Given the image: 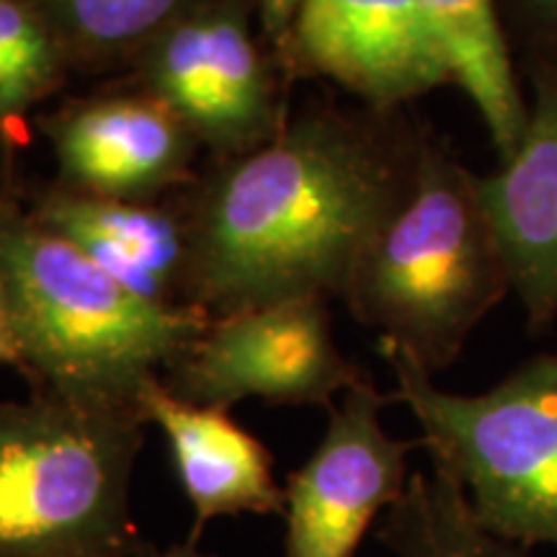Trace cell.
<instances>
[{
	"mask_svg": "<svg viewBox=\"0 0 557 557\" xmlns=\"http://www.w3.org/2000/svg\"><path fill=\"white\" fill-rule=\"evenodd\" d=\"M32 214L62 238L81 248L90 261L132 295L156 305H186L189 222L150 201L88 197L52 189Z\"/></svg>",
	"mask_w": 557,
	"mask_h": 557,
	"instance_id": "cell-13",
	"label": "cell"
},
{
	"mask_svg": "<svg viewBox=\"0 0 557 557\" xmlns=\"http://www.w3.org/2000/svg\"><path fill=\"white\" fill-rule=\"evenodd\" d=\"M139 410L0 400V557H152L135 521Z\"/></svg>",
	"mask_w": 557,
	"mask_h": 557,
	"instance_id": "cell-4",
	"label": "cell"
},
{
	"mask_svg": "<svg viewBox=\"0 0 557 557\" xmlns=\"http://www.w3.org/2000/svg\"><path fill=\"white\" fill-rule=\"evenodd\" d=\"M145 421L163 431L173 470L191 504V532L220 517H274L284 513L271 455L227 410L194 406L152 380L139 395Z\"/></svg>",
	"mask_w": 557,
	"mask_h": 557,
	"instance_id": "cell-12",
	"label": "cell"
},
{
	"mask_svg": "<svg viewBox=\"0 0 557 557\" xmlns=\"http://www.w3.org/2000/svg\"><path fill=\"white\" fill-rule=\"evenodd\" d=\"M361 374L333 341L325 297H299L209 318L160 380L194 406L261 398L331 410Z\"/></svg>",
	"mask_w": 557,
	"mask_h": 557,
	"instance_id": "cell-6",
	"label": "cell"
},
{
	"mask_svg": "<svg viewBox=\"0 0 557 557\" xmlns=\"http://www.w3.org/2000/svg\"><path fill=\"white\" fill-rule=\"evenodd\" d=\"M0 274L32 393L90 408L139 410V395L207 329L194 305L132 295L34 218L0 205ZM143 413V410H139Z\"/></svg>",
	"mask_w": 557,
	"mask_h": 557,
	"instance_id": "cell-2",
	"label": "cell"
},
{
	"mask_svg": "<svg viewBox=\"0 0 557 557\" xmlns=\"http://www.w3.org/2000/svg\"><path fill=\"white\" fill-rule=\"evenodd\" d=\"M152 557H214V555L201 547V534L191 532L186 540L173 542L171 547L160 549V553H156Z\"/></svg>",
	"mask_w": 557,
	"mask_h": 557,
	"instance_id": "cell-20",
	"label": "cell"
},
{
	"mask_svg": "<svg viewBox=\"0 0 557 557\" xmlns=\"http://www.w3.org/2000/svg\"><path fill=\"white\" fill-rule=\"evenodd\" d=\"M11 132L0 127V205L9 199V176H11Z\"/></svg>",
	"mask_w": 557,
	"mask_h": 557,
	"instance_id": "cell-21",
	"label": "cell"
},
{
	"mask_svg": "<svg viewBox=\"0 0 557 557\" xmlns=\"http://www.w3.org/2000/svg\"><path fill=\"white\" fill-rule=\"evenodd\" d=\"M284 47L299 67L374 109L457 83L421 0H299Z\"/></svg>",
	"mask_w": 557,
	"mask_h": 557,
	"instance_id": "cell-9",
	"label": "cell"
},
{
	"mask_svg": "<svg viewBox=\"0 0 557 557\" xmlns=\"http://www.w3.org/2000/svg\"><path fill=\"white\" fill-rule=\"evenodd\" d=\"M393 400L421 426L431 462L462 485L487 532L532 549L557 547V354H542L480 395L444 393L400 348L380 344Z\"/></svg>",
	"mask_w": 557,
	"mask_h": 557,
	"instance_id": "cell-5",
	"label": "cell"
},
{
	"mask_svg": "<svg viewBox=\"0 0 557 557\" xmlns=\"http://www.w3.org/2000/svg\"><path fill=\"white\" fill-rule=\"evenodd\" d=\"M529 13L542 24H557V0H524Z\"/></svg>",
	"mask_w": 557,
	"mask_h": 557,
	"instance_id": "cell-22",
	"label": "cell"
},
{
	"mask_svg": "<svg viewBox=\"0 0 557 557\" xmlns=\"http://www.w3.org/2000/svg\"><path fill=\"white\" fill-rule=\"evenodd\" d=\"M261 9L269 34L284 45L292 29V21H295V13L299 9V0H261Z\"/></svg>",
	"mask_w": 557,
	"mask_h": 557,
	"instance_id": "cell-19",
	"label": "cell"
},
{
	"mask_svg": "<svg viewBox=\"0 0 557 557\" xmlns=\"http://www.w3.org/2000/svg\"><path fill=\"white\" fill-rule=\"evenodd\" d=\"M377 540L393 557H532L480 527L462 485L436 462L410 475L398 504L380 517Z\"/></svg>",
	"mask_w": 557,
	"mask_h": 557,
	"instance_id": "cell-15",
	"label": "cell"
},
{
	"mask_svg": "<svg viewBox=\"0 0 557 557\" xmlns=\"http://www.w3.org/2000/svg\"><path fill=\"white\" fill-rule=\"evenodd\" d=\"M511 289V271L480 178L436 145L413 160L406 199L341 297L380 344L429 374L447 369L475 325Z\"/></svg>",
	"mask_w": 557,
	"mask_h": 557,
	"instance_id": "cell-3",
	"label": "cell"
},
{
	"mask_svg": "<svg viewBox=\"0 0 557 557\" xmlns=\"http://www.w3.org/2000/svg\"><path fill=\"white\" fill-rule=\"evenodd\" d=\"M410 173L372 132L331 111L284 122L201 189L186 220V305L220 318L344 295Z\"/></svg>",
	"mask_w": 557,
	"mask_h": 557,
	"instance_id": "cell-1",
	"label": "cell"
},
{
	"mask_svg": "<svg viewBox=\"0 0 557 557\" xmlns=\"http://www.w3.org/2000/svg\"><path fill=\"white\" fill-rule=\"evenodd\" d=\"M465 88L483 116L500 160L517 148L527 122V103L513 75L511 58L493 0H421Z\"/></svg>",
	"mask_w": 557,
	"mask_h": 557,
	"instance_id": "cell-14",
	"label": "cell"
},
{
	"mask_svg": "<svg viewBox=\"0 0 557 557\" xmlns=\"http://www.w3.org/2000/svg\"><path fill=\"white\" fill-rule=\"evenodd\" d=\"M0 364L21 369V351L16 341V329H13V312L9 289H5L3 274H0Z\"/></svg>",
	"mask_w": 557,
	"mask_h": 557,
	"instance_id": "cell-18",
	"label": "cell"
},
{
	"mask_svg": "<svg viewBox=\"0 0 557 557\" xmlns=\"http://www.w3.org/2000/svg\"><path fill=\"white\" fill-rule=\"evenodd\" d=\"M387 400L361 374L331 408L315 451L284 487V557H354L369 527L406 493L413 444L382 426Z\"/></svg>",
	"mask_w": 557,
	"mask_h": 557,
	"instance_id": "cell-7",
	"label": "cell"
},
{
	"mask_svg": "<svg viewBox=\"0 0 557 557\" xmlns=\"http://www.w3.org/2000/svg\"><path fill=\"white\" fill-rule=\"evenodd\" d=\"M67 47L32 0H0V127L13 124L62 83Z\"/></svg>",
	"mask_w": 557,
	"mask_h": 557,
	"instance_id": "cell-16",
	"label": "cell"
},
{
	"mask_svg": "<svg viewBox=\"0 0 557 557\" xmlns=\"http://www.w3.org/2000/svg\"><path fill=\"white\" fill-rule=\"evenodd\" d=\"M529 329L557 315V70L537 73L517 148L480 178Z\"/></svg>",
	"mask_w": 557,
	"mask_h": 557,
	"instance_id": "cell-11",
	"label": "cell"
},
{
	"mask_svg": "<svg viewBox=\"0 0 557 557\" xmlns=\"http://www.w3.org/2000/svg\"><path fill=\"white\" fill-rule=\"evenodd\" d=\"M143 86L199 145L225 156L261 148L284 127L267 60L235 13L173 21L148 45Z\"/></svg>",
	"mask_w": 557,
	"mask_h": 557,
	"instance_id": "cell-8",
	"label": "cell"
},
{
	"mask_svg": "<svg viewBox=\"0 0 557 557\" xmlns=\"http://www.w3.org/2000/svg\"><path fill=\"white\" fill-rule=\"evenodd\" d=\"M58 158L62 189L150 201L189 171L197 139L150 94L67 103L39 120Z\"/></svg>",
	"mask_w": 557,
	"mask_h": 557,
	"instance_id": "cell-10",
	"label": "cell"
},
{
	"mask_svg": "<svg viewBox=\"0 0 557 557\" xmlns=\"http://www.w3.org/2000/svg\"><path fill=\"white\" fill-rule=\"evenodd\" d=\"M184 0H39L67 52L111 54L169 29Z\"/></svg>",
	"mask_w": 557,
	"mask_h": 557,
	"instance_id": "cell-17",
	"label": "cell"
}]
</instances>
